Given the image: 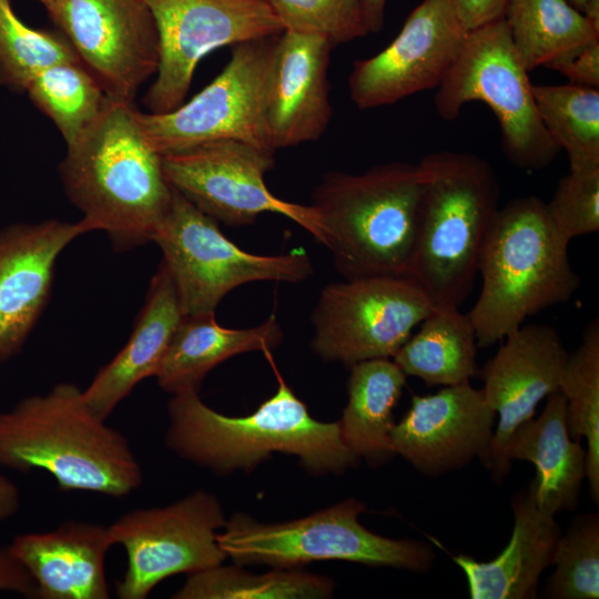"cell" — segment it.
I'll return each mask as SVG.
<instances>
[{
    "instance_id": "obj_2",
    "label": "cell",
    "mask_w": 599,
    "mask_h": 599,
    "mask_svg": "<svg viewBox=\"0 0 599 599\" xmlns=\"http://www.w3.org/2000/svg\"><path fill=\"white\" fill-rule=\"evenodd\" d=\"M273 396L251 415H222L187 390L167 404L165 445L180 457L216 474L252 470L272 453L298 457L314 475L337 474L357 466L359 457L345 444L339 420L314 419L305 404L277 374Z\"/></svg>"
},
{
    "instance_id": "obj_6",
    "label": "cell",
    "mask_w": 599,
    "mask_h": 599,
    "mask_svg": "<svg viewBox=\"0 0 599 599\" xmlns=\"http://www.w3.org/2000/svg\"><path fill=\"white\" fill-rule=\"evenodd\" d=\"M419 165L425 190L412 278L435 306L460 307L499 210V183L491 165L468 152H433Z\"/></svg>"
},
{
    "instance_id": "obj_3",
    "label": "cell",
    "mask_w": 599,
    "mask_h": 599,
    "mask_svg": "<svg viewBox=\"0 0 599 599\" xmlns=\"http://www.w3.org/2000/svg\"><path fill=\"white\" fill-rule=\"evenodd\" d=\"M0 466L49 473L61 490L122 498L143 480L128 438L88 406L83 389L58 383L0 412Z\"/></svg>"
},
{
    "instance_id": "obj_21",
    "label": "cell",
    "mask_w": 599,
    "mask_h": 599,
    "mask_svg": "<svg viewBox=\"0 0 599 599\" xmlns=\"http://www.w3.org/2000/svg\"><path fill=\"white\" fill-rule=\"evenodd\" d=\"M109 528L68 520L53 530L17 535L8 547L35 583L38 599H108Z\"/></svg>"
},
{
    "instance_id": "obj_20",
    "label": "cell",
    "mask_w": 599,
    "mask_h": 599,
    "mask_svg": "<svg viewBox=\"0 0 599 599\" xmlns=\"http://www.w3.org/2000/svg\"><path fill=\"white\" fill-rule=\"evenodd\" d=\"M325 38L282 31L266 89V124L274 150L317 141L332 119Z\"/></svg>"
},
{
    "instance_id": "obj_5",
    "label": "cell",
    "mask_w": 599,
    "mask_h": 599,
    "mask_svg": "<svg viewBox=\"0 0 599 599\" xmlns=\"http://www.w3.org/2000/svg\"><path fill=\"white\" fill-rule=\"evenodd\" d=\"M568 247L540 199L517 197L499 207L478 262L481 290L467 313L477 346L502 342L529 316L572 297L580 277Z\"/></svg>"
},
{
    "instance_id": "obj_1",
    "label": "cell",
    "mask_w": 599,
    "mask_h": 599,
    "mask_svg": "<svg viewBox=\"0 0 599 599\" xmlns=\"http://www.w3.org/2000/svg\"><path fill=\"white\" fill-rule=\"evenodd\" d=\"M59 173L82 219L119 252L153 242L172 204L162 155L146 141L131 101L106 97L98 118L67 145Z\"/></svg>"
},
{
    "instance_id": "obj_19",
    "label": "cell",
    "mask_w": 599,
    "mask_h": 599,
    "mask_svg": "<svg viewBox=\"0 0 599 599\" xmlns=\"http://www.w3.org/2000/svg\"><path fill=\"white\" fill-rule=\"evenodd\" d=\"M91 231L83 219L14 223L0 230V364L21 351L41 316L59 255Z\"/></svg>"
},
{
    "instance_id": "obj_11",
    "label": "cell",
    "mask_w": 599,
    "mask_h": 599,
    "mask_svg": "<svg viewBox=\"0 0 599 599\" xmlns=\"http://www.w3.org/2000/svg\"><path fill=\"white\" fill-rule=\"evenodd\" d=\"M435 307L409 277L367 276L331 283L312 314L311 347L323 359L349 367L392 358Z\"/></svg>"
},
{
    "instance_id": "obj_10",
    "label": "cell",
    "mask_w": 599,
    "mask_h": 599,
    "mask_svg": "<svg viewBox=\"0 0 599 599\" xmlns=\"http://www.w3.org/2000/svg\"><path fill=\"white\" fill-rule=\"evenodd\" d=\"M277 35L234 45L222 72L176 109L164 113L138 111L149 144L163 156L230 139L275 154L265 106Z\"/></svg>"
},
{
    "instance_id": "obj_7",
    "label": "cell",
    "mask_w": 599,
    "mask_h": 599,
    "mask_svg": "<svg viewBox=\"0 0 599 599\" xmlns=\"http://www.w3.org/2000/svg\"><path fill=\"white\" fill-rule=\"evenodd\" d=\"M366 506L348 498L307 517L262 524L234 515L217 534L221 549L237 565L263 564L277 569L318 560H345L372 567L428 571L434 548L424 541L392 539L366 529L358 520Z\"/></svg>"
},
{
    "instance_id": "obj_8",
    "label": "cell",
    "mask_w": 599,
    "mask_h": 599,
    "mask_svg": "<svg viewBox=\"0 0 599 599\" xmlns=\"http://www.w3.org/2000/svg\"><path fill=\"white\" fill-rule=\"evenodd\" d=\"M471 101L483 102L494 112L504 154L514 166L540 170L558 155L560 149L538 114L532 83L504 18L468 32L434 98L437 113L446 121H454Z\"/></svg>"
},
{
    "instance_id": "obj_9",
    "label": "cell",
    "mask_w": 599,
    "mask_h": 599,
    "mask_svg": "<svg viewBox=\"0 0 599 599\" xmlns=\"http://www.w3.org/2000/svg\"><path fill=\"white\" fill-rule=\"evenodd\" d=\"M153 242L175 285L184 315L214 313L235 287L258 281L300 283L313 273L308 254L297 248L280 255L243 251L173 189L167 215Z\"/></svg>"
},
{
    "instance_id": "obj_37",
    "label": "cell",
    "mask_w": 599,
    "mask_h": 599,
    "mask_svg": "<svg viewBox=\"0 0 599 599\" xmlns=\"http://www.w3.org/2000/svg\"><path fill=\"white\" fill-rule=\"evenodd\" d=\"M555 70L566 77L569 83L599 89V39Z\"/></svg>"
},
{
    "instance_id": "obj_28",
    "label": "cell",
    "mask_w": 599,
    "mask_h": 599,
    "mask_svg": "<svg viewBox=\"0 0 599 599\" xmlns=\"http://www.w3.org/2000/svg\"><path fill=\"white\" fill-rule=\"evenodd\" d=\"M418 326L392 357L406 376L428 386H451L476 375L478 346L467 313L436 306Z\"/></svg>"
},
{
    "instance_id": "obj_30",
    "label": "cell",
    "mask_w": 599,
    "mask_h": 599,
    "mask_svg": "<svg viewBox=\"0 0 599 599\" xmlns=\"http://www.w3.org/2000/svg\"><path fill=\"white\" fill-rule=\"evenodd\" d=\"M559 392L566 402V424L572 439L587 440L586 479L599 501V321H591L579 346L568 354Z\"/></svg>"
},
{
    "instance_id": "obj_16",
    "label": "cell",
    "mask_w": 599,
    "mask_h": 599,
    "mask_svg": "<svg viewBox=\"0 0 599 599\" xmlns=\"http://www.w3.org/2000/svg\"><path fill=\"white\" fill-rule=\"evenodd\" d=\"M468 32L447 0H423L389 45L354 62L348 78L353 103L361 110L375 109L437 89Z\"/></svg>"
},
{
    "instance_id": "obj_44",
    "label": "cell",
    "mask_w": 599,
    "mask_h": 599,
    "mask_svg": "<svg viewBox=\"0 0 599 599\" xmlns=\"http://www.w3.org/2000/svg\"><path fill=\"white\" fill-rule=\"evenodd\" d=\"M38 1H40L47 8V7L58 2L60 0H38Z\"/></svg>"
},
{
    "instance_id": "obj_17",
    "label": "cell",
    "mask_w": 599,
    "mask_h": 599,
    "mask_svg": "<svg viewBox=\"0 0 599 599\" xmlns=\"http://www.w3.org/2000/svg\"><path fill=\"white\" fill-rule=\"evenodd\" d=\"M496 414L483 389L469 382L415 395L390 432L395 454L424 475L464 468L475 458L488 469Z\"/></svg>"
},
{
    "instance_id": "obj_41",
    "label": "cell",
    "mask_w": 599,
    "mask_h": 599,
    "mask_svg": "<svg viewBox=\"0 0 599 599\" xmlns=\"http://www.w3.org/2000/svg\"><path fill=\"white\" fill-rule=\"evenodd\" d=\"M387 0H362L363 14L368 33L383 29Z\"/></svg>"
},
{
    "instance_id": "obj_34",
    "label": "cell",
    "mask_w": 599,
    "mask_h": 599,
    "mask_svg": "<svg viewBox=\"0 0 599 599\" xmlns=\"http://www.w3.org/2000/svg\"><path fill=\"white\" fill-rule=\"evenodd\" d=\"M555 570L542 595L548 599L599 598V516L581 514L561 534L554 558Z\"/></svg>"
},
{
    "instance_id": "obj_35",
    "label": "cell",
    "mask_w": 599,
    "mask_h": 599,
    "mask_svg": "<svg viewBox=\"0 0 599 599\" xmlns=\"http://www.w3.org/2000/svg\"><path fill=\"white\" fill-rule=\"evenodd\" d=\"M284 30L318 35L334 47L365 37L362 0H266Z\"/></svg>"
},
{
    "instance_id": "obj_26",
    "label": "cell",
    "mask_w": 599,
    "mask_h": 599,
    "mask_svg": "<svg viewBox=\"0 0 599 599\" xmlns=\"http://www.w3.org/2000/svg\"><path fill=\"white\" fill-rule=\"evenodd\" d=\"M406 374L390 358H374L351 366L348 402L339 420L348 448L368 465L393 458V409L406 384Z\"/></svg>"
},
{
    "instance_id": "obj_4",
    "label": "cell",
    "mask_w": 599,
    "mask_h": 599,
    "mask_svg": "<svg viewBox=\"0 0 599 599\" xmlns=\"http://www.w3.org/2000/svg\"><path fill=\"white\" fill-rule=\"evenodd\" d=\"M425 174L419 163L390 162L352 174H324L312 205L322 244L345 278H412L417 250Z\"/></svg>"
},
{
    "instance_id": "obj_18",
    "label": "cell",
    "mask_w": 599,
    "mask_h": 599,
    "mask_svg": "<svg viewBox=\"0 0 599 599\" xmlns=\"http://www.w3.org/2000/svg\"><path fill=\"white\" fill-rule=\"evenodd\" d=\"M502 341L480 370L481 389L497 416L488 467L495 483L510 471L506 448L511 434L534 417L544 398L559 390L569 354L557 329L546 324H522Z\"/></svg>"
},
{
    "instance_id": "obj_32",
    "label": "cell",
    "mask_w": 599,
    "mask_h": 599,
    "mask_svg": "<svg viewBox=\"0 0 599 599\" xmlns=\"http://www.w3.org/2000/svg\"><path fill=\"white\" fill-rule=\"evenodd\" d=\"M26 92L32 103L51 119L67 145L92 124L108 97L79 60L45 68L30 81Z\"/></svg>"
},
{
    "instance_id": "obj_15",
    "label": "cell",
    "mask_w": 599,
    "mask_h": 599,
    "mask_svg": "<svg viewBox=\"0 0 599 599\" xmlns=\"http://www.w3.org/2000/svg\"><path fill=\"white\" fill-rule=\"evenodd\" d=\"M45 9L109 98L132 102L156 74L159 33L144 0H60Z\"/></svg>"
},
{
    "instance_id": "obj_42",
    "label": "cell",
    "mask_w": 599,
    "mask_h": 599,
    "mask_svg": "<svg viewBox=\"0 0 599 599\" xmlns=\"http://www.w3.org/2000/svg\"><path fill=\"white\" fill-rule=\"evenodd\" d=\"M582 13L597 28H599V0H587Z\"/></svg>"
},
{
    "instance_id": "obj_40",
    "label": "cell",
    "mask_w": 599,
    "mask_h": 599,
    "mask_svg": "<svg viewBox=\"0 0 599 599\" xmlns=\"http://www.w3.org/2000/svg\"><path fill=\"white\" fill-rule=\"evenodd\" d=\"M20 507V493L17 485L0 473V522L16 515Z\"/></svg>"
},
{
    "instance_id": "obj_12",
    "label": "cell",
    "mask_w": 599,
    "mask_h": 599,
    "mask_svg": "<svg viewBox=\"0 0 599 599\" xmlns=\"http://www.w3.org/2000/svg\"><path fill=\"white\" fill-rule=\"evenodd\" d=\"M226 520L219 499L195 490L163 507L136 508L108 526L128 557L115 586L120 599H145L164 579L217 566L226 558L217 534Z\"/></svg>"
},
{
    "instance_id": "obj_23",
    "label": "cell",
    "mask_w": 599,
    "mask_h": 599,
    "mask_svg": "<svg viewBox=\"0 0 599 599\" xmlns=\"http://www.w3.org/2000/svg\"><path fill=\"white\" fill-rule=\"evenodd\" d=\"M183 316L175 285L161 262L129 341L83 389L85 403L98 417L106 420L141 380L154 376Z\"/></svg>"
},
{
    "instance_id": "obj_33",
    "label": "cell",
    "mask_w": 599,
    "mask_h": 599,
    "mask_svg": "<svg viewBox=\"0 0 599 599\" xmlns=\"http://www.w3.org/2000/svg\"><path fill=\"white\" fill-rule=\"evenodd\" d=\"M78 60L63 34L27 26L16 14L10 0H0V84L26 91L45 68Z\"/></svg>"
},
{
    "instance_id": "obj_29",
    "label": "cell",
    "mask_w": 599,
    "mask_h": 599,
    "mask_svg": "<svg viewBox=\"0 0 599 599\" xmlns=\"http://www.w3.org/2000/svg\"><path fill=\"white\" fill-rule=\"evenodd\" d=\"M538 114L570 171L599 169V89L572 83L535 85Z\"/></svg>"
},
{
    "instance_id": "obj_13",
    "label": "cell",
    "mask_w": 599,
    "mask_h": 599,
    "mask_svg": "<svg viewBox=\"0 0 599 599\" xmlns=\"http://www.w3.org/2000/svg\"><path fill=\"white\" fill-rule=\"evenodd\" d=\"M274 163V154L230 139L162 156L171 187L216 222L243 226L262 213H276L322 243L314 206L284 201L267 189L264 177Z\"/></svg>"
},
{
    "instance_id": "obj_22",
    "label": "cell",
    "mask_w": 599,
    "mask_h": 599,
    "mask_svg": "<svg viewBox=\"0 0 599 599\" xmlns=\"http://www.w3.org/2000/svg\"><path fill=\"white\" fill-rule=\"evenodd\" d=\"M514 527L508 545L490 561L451 556L464 571L471 599H535L539 578L552 566L561 528L540 509L528 489L511 499Z\"/></svg>"
},
{
    "instance_id": "obj_24",
    "label": "cell",
    "mask_w": 599,
    "mask_h": 599,
    "mask_svg": "<svg viewBox=\"0 0 599 599\" xmlns=\"http://www.w3.org/2000/svg\"><path fill=\"white\" fill-rule=\"evenodd\" d=\"M506 457L529 461L536 475L528 493L544 511L575 510L586 478V449L572 439L566 424V402L557 390L547 397L541 415L520 424L511 434Z\"/></svg>"
},
{
    "instance_id": "obj_38",
    "label": "cell",
    "mask_w": 599,
    "mask_h": 599,
    "mask_svg": "<svg viewBox=\"0 0 599 599\" xmlns=\"http://www.w3.org/2000/svg\"><path fill=\"white\" fill-rule=\"evenodd\" d=\"M470 31L502 18L507 0H447Z\"/></svg>"
},
{
    "instance_id": "obj_14",
    "label": "cell",
    "mask_w": 599,
    "mask_h": 599,
    "mask_svg": "<svg viewBox=\"0 0 599 599\" xmlns=\"http://www.w3.org/2000/svg\"><path fill=\"white\" fill-rule=\"evenodd\" d=\"M159 33L160 62L143 98L151 113L180 106L197 63L225 45L280 34L284 27L266 0H144Z\"/></svg>"
},
{
    "instance_id": "obj_25",
    "label": "cell",
    "mask_w": 599,
    "mask_h": 599,
    "mask_svg": "<svg viewBox=\"0 0 599 599\" xmlns=\"http://www.w3.org/2000/svg\"><path fill=\"white\" fill-rule=\"evenodd\" d=\"M282 339L274 316L256 327L231 329L219 325L214 313L184 315L153 377L172 395L199 393L206 374L219 364L246 352L270 353Z\"/></svg>"
},
{
    "instance_id": "obj_43",
    "label": "cell",
    "mask_w": 599,
    "mask_h": 599,
    "mask_svg": "<svg viewBox=\"0 0 599 599\" xmlns=\"http://www.w3.org/2000/svg\"><path fill=\"white\" fill-rule=\"evenodd\" d=\"M570 4H572L576 9L579 11H583L587 0H567Z\"/></svg>"
},
{
    "instance_id": "obj_31",
    "label": "cell",
    "mask_w": 599,
    "mask_h": 599,
    "mask_svg": "<svg viewBox=\"0 0 599 599\" xmlns=\"http://www.w3.org/2000/svg\"><path fill=\"white\" fill-rule=\"evenodd\" d=\"M334 582L298 569H275L254 575L220 565L187 575L175 599H311L333 595Z\"/></svg>"
},
{
    "instance_id": "obj_39",
    "label": "cell",
    "mask_w": 599,
    "mask_h": 599,
    "mask_svg": "<svg viewBox=\"0 0 599 599\" xmlns=\"http://www.w3.org/2000/svg\"><path fill=\"white\" fill-rule=\"evenodd\" d=\"M0 591L35 598V583L27 569L7 548L0 547Z\"/></svg>"
},
{
    "instance_id": "obj_36",
    "label": "cell",
    "mask_w": 599,
    "mask_h": 599,
    "mask_svg": "<svg viewBox=\"0 0 599 599\" xmlns=\"http://www.w3.org/2000/svg\"><path fill=\"white\" fill-rule=\"evenodd\" d=\"M547 212L557 231L569 242L599 231V169L570 171L562 176Z\"/></svg>"
},
{
    "instance_id": "obj_27",
    "label": "cell",
    "mask_w": 599,
    "mask_h": 599,
    "mask_svg": "<svg viewBox=\"0 0 599 599\" xmlns=\"http://www.w3.org/2000/svg\"><path fill=\"white\" fill-rule=\"evenodd\" d=\"M502 18L528 72L555 70L599 39V28L567 0H507Z\"/></svg>"
}]
</instances>
